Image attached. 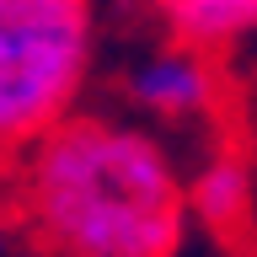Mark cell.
<instances>
[{"label": "cell", "mask_w": 257, "mask_h": 257, "mask_svg": "<svg viewBox=\"0 0 257 257\" xmlns=\"http://www.w3.org/2000/svg\"><path fill=\"white\" fill-rule=\"evenodd\" d=\"M220 54L193 48L182 38H161V43L140 48L118 75V96L140 123L161 128V134H182V128H209L225 112V75Z\"/></svg>", "instance_id": "obj_3"}, {"label": "cell", "mask_w": 257, "mask_h": 257, "mask_svg": "<svg viewBox=\"0 0 257 257\" xmlns=\"http://www.w3.org/2000/svg\"><path fill=\"white\" fill-rule=\"evenodd\" d=\"M32 257H38V252H32Z\"/></svg>", "instance_id": "obj_8"}, {"label": "cell", "mask_w": 257, "mask_h": 257, "mask_svg": "<svg viewBox=\"0 0 257 257\" xmlns=\"http://www.w3.org/2000/svg\"><path fill=\"white\" fill-rule=\"evenodd\" d=\"M27 236H22V225H16L11 204H6V193H0V257H27Z\"/></svg>", "instance_id": "obj_6"}, {"label": "cell", "mask_w": 257, "mask_h": 257, "mask_svg": "<svg viewBox=\"0 0 257 257\" xmlns=\"http://www.w3.org/2000/svg\"><path fill=\"white\" fill-rule=\"evenodd\" d=\"M188 214L220 241H246L257 220V166L241 145L220 140L188 166Z\"/></svg>", "instance_id": "obj_4"}, {"label": "cell", "mask_w": 257, "mask_h": 257, "mask_svg": "<svg viewBox=\"0 0 257 257\" xmlns=\"http://www.w3.org/2000/svg\"><path fill=\"white\" fill-rule=\"evenodd\" d=\"M6 204L38 257H177L188 172L134 112H70L6 166Z\"/></svg>", "instance_id": "obj_1"}, {"label": "cell", "mask_w": 257, "mask_h": 257, "mask_svg": "<svg viewBox=\"0 0 257 257\" xmlns=\"http://www.w3.org/2000/svg\"><path fill=\"white\" fill-rule=\"evenodd\" d=\"M150 11L172 38L209 54H230L257 38V0H150Z\"/></svg>", "instance_id": "obj_5"}, {"label": "cell", "mask_w": 257, "mask_h": 257, "mask_svg": "<svg viewBox=\"0 0 257 257\" xmlns=\"http://www.w3.org/2000/svg\"><path fill=\"white\" fill-rule=\"evenodd\" d=\"M96 48V0H0V177L80 107Z\"/></svg>", "instance_id": "obj_2"}, {"label": "cell", "mask_w": 257, "mask_h": 257, "mask_svg": "<svg viewBox=\"0 0 257 257\" xmlns=\"http://www.w3.org/2000/svg\"><path fill=\"white\" fill-rule=\"evenodd\" d=\"M241 257H257V246H246V252H241Z\"/></svg>", "instance_id": "obj_7"}]
</instances>
